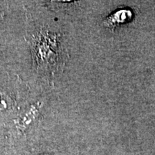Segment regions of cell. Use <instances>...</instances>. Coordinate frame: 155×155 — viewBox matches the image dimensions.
<instances>
[{
	"instance_id": "1",
	"label": "cell",
	"mask_w": 155,
	"mask_h": 155,
	"mask_svg": "<svg viewBox=\"0 0 155 155\" xmlns=\"http://www.w3.org/2000/svg\"><path fill=\"white\" fill-rule=\"evenodd\" d=\"M131 18H132V12L130 10L122 9L108 17L104 21V24L108 28H114L116 25L124 24L131 21Z\"/></svg>"
},
{
	"instance_id": "2",
	"label": "cell",
	"mask_w": 155,
	"mask_h": 155,
	"mask_svg": "<svg viewBox=\"0 0 155 155\" xmlns=\"http://www.w3.org/2000/svg\"><path fill=\"white\" fill-rule=\"evenodd\" d=\"M40 155H50L49 154H40Z\"/></svg>"
}]
</instances>
